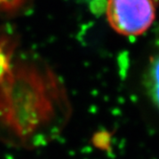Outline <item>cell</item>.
<instances>
[{
  "label": "cell",
  "mask_w": 159,
  "mask_h": 159,
  "mask_svg": "<svg viewBox=\"0 0 159 159\" xmlns=\"http://www.w3.org/2000/svg\"><path fill=\"white\" fill-rule=\"evenodd\" d=\"M69 108L61 82L45 62L13 61L0 78V142L37 147L62 127Z\"/></svg>",
  "instance_id": "1"
},
{
  "label": "cell",
  "mask_w": 159,
  "mask_h": 159,
  "mask_svg": "<svg viewBox=\"0 0 159 159\" xmlns=\"http://www.w3.org/2000/svg\"><path fill=\"white\" fill-rule=\"evenodd\" d=\"M158 4L159 0H106L104 12L114 31L138 36L151 27Z\"/></svg>",
  "instance_id": "2"
},
{
  "label": "cell",
  "mask_w": 159,
  "mask_h": 159,
  "mask_svg": "<svg viewBox=\"0 0 159 159\" xmlns=\"http://www.w3.org/2000/svg\"><path fill=\"white\" fill-rule=\"evenodd\" d=\"M142 84L148 99L159 110V53L148 63L142 77Z\"/></svg>",
  "instance_id": "3"
},
{
  "label": "cell",
  "mask_w": 159,
  "mask_h": 159,
  "mask_svg": "<svg viewBox=\"0 0 159 159\" xmlns=\"http://www.w3.org/2000/svg\"><path fill=\"white\" fill-rule=\"evenodd\" d=\"M33 0H0V16L16 17L23 13L32 5Z\"/></svg>",
  "instance_id": "4"
}]
</instances>
